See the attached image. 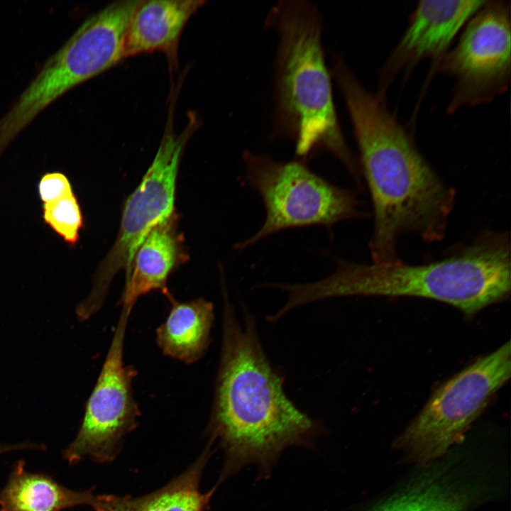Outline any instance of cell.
Returning a JSON list of instances; mask_svg holds the SVG:
<instances>
[{
    "mask_svg": "<svg viewBox=\"0 0 511 511\" xmlns=\"http://www.w3.org/2000/svg\"><path fill=\"white\" fill-rule=\"evenodd\" d=\"M332 76L351 122L371 198V263L400 261L397 243L405 233L427 243L441 241L455 204L454 189L419 151L388 108L386 95L367 89L345 62L334 66Z\"/></svg>",
    "mask_w": 511,
    "mask_h": 511,
    "instance_id": "obj_1",
    "label": "cell"
},
{
    "mask_svg": "<svg viewBox=\"0 0 511 511\" xmlns=\"http://www.w3.org/2000/svg\"><path fill=\"white\" fill-rule=\"evenodd\" d=\"M224 295L220 364L207 429L209 441H216L224 451L219 482L248 465L266 477L285 449L308 446L319 432L316 422L285 395L254 318L243 309L241 323Z\"/></svg>",
    "mask_w": 511,
    "mask_h": 511,
    "instance_id": "obj_2",
    "label": "cell"
},
{
    "mask_svg": "<svg viewBox=\"0 0 511 511\" xmlns=\"http://www.w3.org/2000/svg\"><path fill=\"white\" fill-rule=\"evenodd\" d=\"M334 260L336 267L328 277L292 287L296 305L350 295L414 297L446 303L472 317L510 293V240L505 232L485 231L441 259L419 265Z\"/></svg>",
    "mask_w": 511,
    "mask_h": 511,
    "instance_id": "obj_3",
    "label": "cell"
},
{
    "mask_svg": "<svg viewBox=\"0 0 511 511\" xmlns=\"http://www.w3.org/2000/svg\"><path fill=\"white\" fill-rule=\"evenodd\" d=\"M264 24L278 35L270 137L292 140L302 160L329 153L360 184L359 161L344 138L334 101L321 11L309 1L282 0L270 8Z\"/></svg>",
    "mask_w": 511,
    "mask_h": 511,
    "instance_id": "obj_4",
    "label": "cell"
},
{
    "mask_svg": "<svg viewBox=\"0 0 511 511\" xmlns=\"http://www.w3.org/2000/svg\"><path fill=\"white\" fill-rule=\"evenodd\" d=\"M136 0L118 1L87 18L52 55L0 119V157L28 125L76 86L107 70L124 56Z\"/></svg>",
    "mask_w": 511,
    "mask_h": 511,
    "instance_id": "obj_5",
    "label": "cell"
},
{
    "mask_svg": "<svg viewBox=\"0 0 511 511\" xmlns=\"http://www.w3.org/2000/svg\"><path fill=\"white\" fill-rule=\"evenodd\" d=\"M245 181L260 196L265 219L251 237L236 244L249 248L284 229L313 225L331 228L364 216L356 194L312 171L304 160L277 161L250 150L243 154Z\"/></svg>",
    "mask_w": 511,
    "mask_h": 511,
    "instance_id": "obj_6",
    "label": "cell"
},
{
    "mask_svg": "<svg viewBox=\"0 0 511 511\" xmlns=\"http://www.w3.org/2000/svg\"><path fill=\"white\" fill-rule=\"evenodd\" d=\"M510 342L481 357L441 385L397 438L405 457L426 465L461 442L493 395L510 378Z\"/></svg>",
    "mask_w": 511,
    "mask_h": 511,
    "instance_id": "obj_7",
    "label": "cell"
},
{
    "mask_svg": "<svg viewBox=\"0 0 511 511\" xmlns=\"http://www.w3.org/2000/svg\"><path fill=\"white\" fill-rule=\"evenodd\" d=\"M192 133L189 126L180 134L165 132L152 164L125 202L118 236L97 269L89 294L77 306L82 317L88 319L101 308L116 273L125 270L128 277L140 245L154 227L176 213L177 172Z\"/></svg>",
    "mask_w": 511,
    "mask_h": 511,
    "instance_id": "obj_8",
    "label": "cell"
},
{
    "mask_svg": "<svg viewBox=\"0 0 511 511\" xmlns=\"http://www.w3.org/2000/svg\"><path fill=\"white\" fill-rule=\"evenodd\" d=\"M510 1H486L436 67L434 74L454 79L447 113L488 104L505 93L510 82Z\"/></svg>",
    "mask_w": 511,
    "mask_h": 511,
    "instance_id": "obj_9",
    "label": "cell"
},
{
    "mask_svg": "<svg viewBox=\"0 0 511 511\" xmlns=\"http://www.w3.org/2000/svg\"><path fill=\"white\" fill-rule=\"evenodd\" d=\"M132 308L122 306L117 326L96 385L89 397L75 439L63 458L75 464L88 458L97 463L112 461L122 440L137 426L140 412L132 390L136 370L123 362L125 334Z\"/></svg>",
    "mask_w": 511,
    "mask_h": 511,
    "instance_id": "obj_10",
    "label": "cell"
},
{
    "mask_svg": "<svg viewBox=\"0 0 511 511\" xmlns=\"http://www.w3.org/2000/svg\"><path fill=\"white\" fill-rule=\"evenodd\" d=\"M485 0L419 1L397 45L382 65L377 92H386L396 77L424 60H432L430 76L469 19Z\"/></svg>",
    "mask_w": 511,
    "mask_h": 511,
    "instance_id": "obj_11",
    "label": "cell"
},
{
    "mask_svg": "<svg viewBox=\"0 0 511 511\" xmlns=\"http://www.w3.org/2000/svg\"><path fill=\"white\" fill-rule=\"evenodd\" d=\"M187 258L175 213L154 227L138 247L125 281L122 305L133 307L141 296L153 290L167 295L169 275Z\"/></svg>",
    "mask_w": 511,
    "mask_h": 511,
    "instance_id": "obj_12",
    "label": "cell"
},
{
    "mask_svg": "<svg viewBox=\"0 0 511 511\" xmlns=\"http://www.w3.org/2000/svg\"><path fill=\"white\" fill-rule=\"evenodd\" d=\"M202 0L141 1L126 33L124 56L163 52L175 59L182 31Z\"/></svg>",
    "mask_w": 511,
    "mask_h": 511,
    "instance_id": "obj_13",
    "label": "cell"
},
{
    "mask_svg": "<svg viewBox=\"0 0 511 511\" xmlns=\"http://www.w3.org/2000/svg\"><path fill=\"white\" fill-rule=\"evenodd\" d=\"M212 444L209 441L186 471L157 490L140 497L97 495L92 508L95 511H205L216 487L202 493L199 485Z\"/></svg>",
    "mask_w": 511,
    "mask_h": 511,
    "instance_id": "obj_14",
    "label": "cell"
},
{
    "mask_svg": "<svg viewBox=\"0 0 511 511\" xmlns=\"http://www.w3.org/2000/svg\"><path fill=\"white\" fill-rule=\"evenodd\" d=\"M454 471L431 470L370 511H465L483 490Z\"/></svg>",
    "mask_w": 511,
    "mask_h": 511,
    "instance_id": "obj_15",
    "label": "cell"
},
{
    "mask_svg": "<svg viewBox=\"0 0 511 511\" xmlns=\"http://www.w3.org/2000/svg\"><path fill=\"white\" fill-rule=\"evenodd\" d=\"M171 309L156 331V341L163 353L185 363L202 358L210 342L214 306L204 298L181 302L167 295Z\"/></svg>",
    "mask_w": 511,
    "mask_h": 511,
    "instance_id": "obj_16",
    "label": "cell"
},
{
    "mask_svg": "<svg viewBox=\"0 0 511 511\" xmlns=\"http://www.w3.org/2000/svg\"><path fill=\"white\" fill-rule=\"evenodd\" d=\"M92 491L71 490L45 475L28 472L21 460L14 465L0 492V511H61L79 505L93 507L97 495Z\"/></svg>",
    "mask_w": 511,
    "mask_h": 511,
    "instance_id": "obj_17",
    "label": "cell"
},
{
    "mask_svg": "<svg viewBox=\"0 0 511 511\" xmlns=\"http://www.w3.org/2000/svg\"><path fill=\"white\" fill-rule=\"evenodd\" d=\"M44 223L65 243L74 246L84 226V217L73 188L42 202Z\"/></svg>",
    "mask_w": 511,
    "mask_h": 511,
    "instance_id": "obj_18",
    "label": "cell"
},
{
    "mask_svg": "<svg viewBox=\"0 0 511 511\" xmlns=\"http://www.w3.org/2000/svg\"><path fill=\"white\" fill-rule=\"evenodd\" d=\"M40 444L32 443L0 444V454L16 450L40 449Z\"/></svg>",
    "mask_w": 511,
    "mask_h": 511,
    "instance_id": "obj_19",
    "label": "cell"
},
{
    "mask_svg": "<svg viewBox=\"0 0 511 511\" xmlns=\"http://www.w3.org/2000/svg\"><path fill=\"white\" fill-rule=\"evenodd\" d=\"M275 286H274V287H275ZM277 314H278V317H281V316H280V315L278 314V312H277Z\"/></svg>",
    "mask_w": 511,
    "mask_h": 511,
    "instance_id": "obj_20",
    "label": "cell"
}]
</instances>
